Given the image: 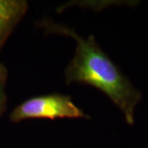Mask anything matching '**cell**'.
<instances>
[{
  "instance_id": "7a4b0ae2",
  "label": "cell",
  "mask_w": 148,
  "mask_h": 148,
  "mask_svg": "<svg viewBox=\"0 0 148 148\" xmlns=\"http://www.w3.org/2000/svg\"><path fill=\"white\" fill-rule=\"evenodd\" d=\"M88 119L79 107L72 101V97L62 94H49L34 96L21 102L11 112L12 123L31 119Z\"/></svg>"
},
{
  "instance_id": "3957f363",
  "label": "cell",
  "mask_w": 148,
  "mask_h": 148,
  "mask_svg": "<svg viewBox=\"0 0 148 148\" xmlns=\"http://www.w3.org/2000/svg\"><path fill=\"white\" fill-rule=\"evenodd\" d=\"M28 3L25 0H0V49L26 15Z\"/></svg>"
},
{
  "instance_id": "6da1fadb",
  "label": "cell",
  "mask_w": 148,
  "mask_h": 148,
  "mask_svg": "<svg viewBox=\"0 0 148 148\" xmlns=\"http://www.w3.org/2000/svg\"><path fill=\"white\" fill-rule=\"evenodd\" d=\"M39 24L46 33L72 37L77 41L73 58L65 69L66 83L89 85L102 91L121 110L127 123L132 125L142 93L103 51L95 37L83 38L73 29L49 19Z\"/></svg>"
},
{
  "instance_id": "277c9868",
  "label": "cell",
  "mask_w": 148,
  "mask_h": 148,
  "mask_svg": "<svg viewBox=\"0 0 148 148\" xmlns=\"http://www.w3.org/2000/svg\"><path fill=\"white\" fill-rule=\"evenodd\" d=\"M8 80V69L3 64H0V115L3 114L7 107L6 84Z\"/></svg>"
}]
</instances>
